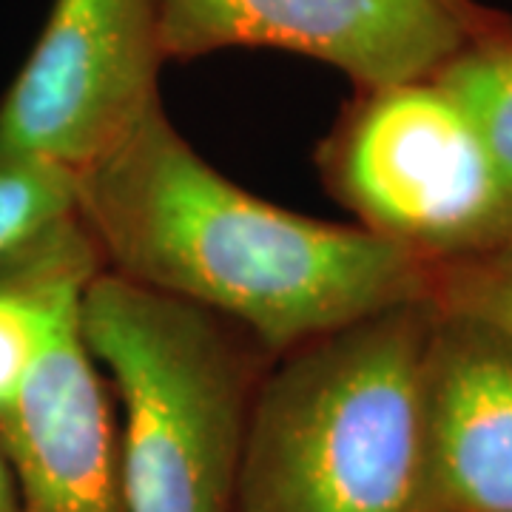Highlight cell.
<instances>
[{"mask_svg": "<svg viewBox=\"0 0 512 512\" xmlns=\"http://www.w3.org/2000/svg\"><path fill=\"white\" fill-rule=\"evenodd\" d=\"M0 450L18 512H126L120 433L80 313L0 416Z\"/></svg>", "mask_w": 512, "mask_h": 512, "instance_id": "52a82bcc", "label": "cell"}, {"mask_svg": "<svg viewBox=\"0 0 512 512\" xmlns=\"http://www.w3.org/2000/svg\"><path fill=\"white\" fill-rule=\"evenodd\" d=\"M103 256L74 214L0 271V416L12 407L57 333L80 313Z\"/></svg>", "mask_w": 512, "mask_h": 512, "instance_id": "9c48e42d", "label": "cell"}, {"mask_svg": "<svg viewBox=\"0 0 512 512\" xmlns=\"http://www.w3.org/2000/svg\"><path fill=\"white\" fill-rule=\"evenodd\" d=\"M77 214V177L43 160L0 157V262Z\"/></svg>", "mask_w": 512, "mask_h": 512, "instance_id": "8fae6325", "label": "cell"}, {"mask_svg": "<svg viewBox=\"0 0 512 512\" xmlns=\"http://www.w3.org/2000/svg\"><path fill=\"white\" fill-rule=\"evenodd\" d=\"M447 3H453V6H458V9H467V12H478V9H484V6L476 3V0H447Z\"/></svg>", "mask_w": 512, "mask_h": 512, "instance_id": "5bb4252c", "label": "cell"}, {"mask_svg": "<svg viewBox=\"0 0 512 512\" xmlns=\"http://www.w3.org/2000/svg\"><path fill=\"white\" fill-rule=\"evenodd\" d=\"M430 296L439 308L473 313L512 333V245L433 265Z\"/></svg>", "mask_w": 512, "mask_h": 512, "instance_id": "7c38bea8", "label": "cell"}, {"mask_svg": "<svg viewBox=\"0 0 512 512\" xmlns=\"http://www.w3.org/2000/svg\"><path fill=\"white\" fill-rule=\"evenodd\" d=\"M154 0H55L0 106V157L80 177L163 106Z\"/></svg>", "mask_w": 512, "mask_h": 512, "instance_id": "5b68a950", "label": "cell"}, {"mask_svg": "<svg viewBox=\"0 0 512 512\" xmlns=\"http://www.w3.org/2000/svg\"><path fill=\"white\" fill-rule=\"evenodd\" d=\"M322 177L365 231L430 265L512 245L510 185L436 77L356 89L322 146Z\"/></svg>", "mask_w": 512, "mask_h": 512, "instance_id": "277c9868", "label": "cell"}, {"mask_svg": "<svg viewBox=\"0 0 512 512\" xmlns=\"http://www.w3.org/2000/svg\"><path fill=\"white\" fill-rule=\"evenodd\" d=\"M77 217L106 271L217 313L276 356L433 293L416 254L222 177L163 106L77 177Z\"/></svg>", "mask_w": 512, "mask_h": 512, "instance_id": "6da1fadb", "label": "cell"}, {"mask_svg": "<svg viewBox=\"0 0 512 512\" xmlns=\"http://www.w3.org/2000/svg\"><path fill=\"white\" fill-rule=\"evenodd\" d=\"M433 296L279 356L256 384L237 512H430L424 365Z\"/></svg>", "mask_w": 512, "mask_h": 512, "instance_id": "7a4b0ae2", "label": "cell"}, {"mask_svg": "<svg viewBox=\"0 0 512 512\" xmlns=\"http://www.w3.org/2000/svg\"><path fill=\"white\" fill-rule=\"evenodd\" d=\"M80 333L120 402L126 512H237L262 359L248 333L183 299L100 271Z\"/></svg>", "mask_w": 512, "mask_h": 512, "instance_id": "3957f363", "label": "cell"}, {"mask_svg": "<svg viewBox=\"0 0 512 512\" xmlns=\"http://www.w3.org/2000/svg\"><path fill=\"white\" fill-rule=\"evenodd\" d=\"M424 404L430 512H512V333L439 308Z\"/></svg>", "mask_w": 512, "mask_h": 512, "instance_id": "ba28073f", "label": "cell"}, {"mask_svg": "<svg viewBox=\"0 0 512 512\" xmlns=\"http://www.w3.org/2000/svg\"><path fill=\"white\" fill-rule=\"evenodd\" d=\"M433 77L473 117L512 191V20L473 37Z\"/></svg>", "mask_w": 512, "mask_h": 512, "instance_id": "30bf717a", "label": "cell"}, {"mask_svg": "<svg viewBox=\"0 0 512 512\" xmlns=\"http://www.w3.org/2000/svg\"><path fill=\"white\" fill-rule=\"evenodd\" d=\"M0 512H18V495H15V481L9 473L6 456L0 450Z\"/></svg>", "mask_w": 512, "mask_h": 512, "instance_id": "4fadbf2b", "label": "cell"}, {"mask_svg": "<svg viewBox=\"0 0 512 512\" xmlns=\"http://www.w3.org/2000/svg\"><path fill=\"white\" fill-rule=\"evenodd\" d=\"M165 60L279 49L328 63L356 89L433 77L512 18L447 0H154Z\"/></svg>", "mask_w": 512, "mask_h": 512, "instance_id": "8992f818", "label": "cell"}]
</instances>
